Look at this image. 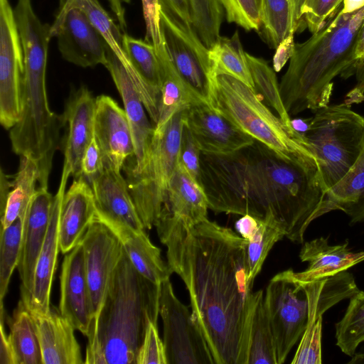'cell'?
I'll list each match as a JSON object with an SVG mask.
<instances>
[{
  "label": "cell",
  "instance_id": "obj_1",
  "mask_svg": "<svg viewBox=\"0 0 364 364\" xmlns=\"http://www.w3.org/2000/svg\"><path fill=\"white\" fill-rule=\"evenodd\" d=\"M155 226L171 271L186 287L215 364H247L258 294L248 279L247 241L208 218L188 226L161 213Z\"/></svg>",
  "mask_w": 364,
  "mask_h": 364
},
{
  "label": "cell",
  "instance_id": "obj_2",
  "mask_svg": "<svg viewBox=\"0 0 364 364\" xmlns=\"http://www.w3.org/2000/svg\"><path fill=\"white\" fill-rule=\"evenodd\" d=\"M200 183L211 210L272 218L294 242L324 215L327 191L314 154L287 159L256 140L229 154L201 152Z\"/></svg>",
  "mask_w": 364,
  "mask_h": 364
},
{
  "label": "cell",
  "instance_id": "obj_3",
  "mask_svg": "<svg viewBox=\"0 0 364 364\" xmlns=\"http://www.w3.org/2000/svg\"><path fill=\"white\" fill-rule=\"evenodd\" d=\"M160 284L134 268L124 248L90 328L85 363L136 364L149 324H157Z\"/></svg>",
  "mask_w": 364,
  "mask_h": 364
},
{
  "label": "cell",
  "instance_id": "obj_4",
  "mask_svg": "<svg viewBox=\"0 0 364 364\" xmlns=\"http://www.w3.org/2000/svg\"><path fill=\"white\" fill-rule=\"evenodd\" d=\"M364 20V6L346 12L341 6L331 18L306 41L294 44L293 54L279 83L287 113L306 109L315 112L328 105L332 80L352 75V55Z\"/></svg>",
  "mask_w": 364,
  "mask_h": 364
},
{
  "label": "cell",
  "instance_id": "obj_5",
  "mask_svg": "<svg viewBox=\"0 0 364 364\" xmlns=\"http://www.w3.org/2000/svg\"><path fill=\"white\" fill-rule=\"evenodd\" d=\"M208 105L242 132L281 156L296 160L312 151L304 136L289 129L243 82L228 75L213 77Z\"/></svg>",
  "mask_w": 364,
  "mask_h": 364
},
{
  "label": "cell",
  "instance_id": "obj_6",
  "mask_svg": "<svg viewBox=\"0 0 364 364\" xmlns=\"http://www.w3.org/2000/svg\"><path fill=\"white\" fill-rule=\"evenodd\" d=\"M316 156L326 191L355 163L363 149L364 117L345 102L321 107L303 135Z\"/></svg>",
  "mask_w": 364,
  "mask_h": 364
},
{
  "label": "cell",
  "instance_id": "obj_7",
  "mask_svg": "<svg viewBox=\"0 0 364 364\" xmlns=\"http://www.w3.org/2000/svg\"><path fill=\"white\" fill-rule=\"evenodd\" d=\"M184 111L154 127L146 158L137 170L125 166L126 180L145 229L160 218L171 180L178 166Z\"/></svg>",
  "mask_w": 364,
  "mask_h": 364
},
{
  "label": "cell",
  "instance_id": "obj_8",
  "mask_svg": "<svg viewBox=\"0 0 364 364\" xmlns=\"http://www.w3.org/2000/svg\"><path fill=\"white\" fill-rule=\"evenodd\" d=\"M160 27L168 55L188 87L208 105L213 79L208 48L191 24L160 4Z\"/></svg>",
  "mask_w": 364,
  "mask_h": 364
},
{
  "label": "cell",
  "instance_id": "obj_9",
  "mask_svg": "<svg viewBox=\"0 0 364 364\" xmlns=\"http://www.w3.org/2000/svg\"><path fill=\"white\" fill-rule=\"evenodd\" d=\"M159 314L167 364H215L192 311L176 296L169 279L160 284Z\"/></svg>",
  "mask_w": 364,
  "mask_h": 364
},
{
  "label": "cell",
  "instance_id": "obj_10",
  "mask_svg": "<svg viewBox=\"0 0 364 364\" xmlns=\"http://www.w3.org/2000/svg\"><path fill=\"white\" fill-rule=\"evenodd\" d=\"M24 57L14 10L0 0V122L11 129L21 114Z\"/></svg>",
  "mask_w": 364,
  "mask_h": 364
},
{
  "label": "cell",
  "instance_id": "obj_11",
  "mask_svg": "<svg viewBox=\"0 0 364 364\" xmlns=\"http://www.w3.org/2000/svg\"><path fill=\"white\" fill-rule=\"evenodd\" d=\"M50 33L66 61L82 68L105 65L108 45L81 10L60 6Z\"/></svg>",
  "mask_w": 364,
  "mask_h": 364
},
{
  "label": "cell",
  "instance_id": "obj_12",
  "mask_svg": "<svg viewBox=\"0 0 364 364\" xmlns=\"http://www.w3.org/2000/svg\"><path fill=\"white\" fill-rule=\"evenodd\" d=\"M81 242L93 307V323L103 304L123 246L117 236L96 219L88 228Z\"/></svg>",
  "mask_w": 364,
  "mask_h": 364
},
{
  "label": "cell",
  "instance_id": "obj_13",
  "mask_svg": "<svg viewBox=\"0 0 364 364\" xmlns=\"http://www.w3.org/2000/svg\"><path fill=\"white\" fill-rule=\"evenodd\" d=\"M60 290L59 312L75 330L87 337L94 312L81 241L64 257Z\"/></svg>",
  "mask_w": 364,
  "mask_h": 364
},
{
  "label": "cell",
  "instance_id": "obj_14",
  "mask_svg": "<svg viewBox=\"0 0 364 364\" xmlns=\"http://www.w3.org/2000/svg\"><path fill=\"white\" fill-rule=\"evenodd\" d=\"M94 130L105 168L121 172L127 161L134 156V146L125 111L109 96L96 98Z\"/></svg>",
  "mask_w": 364,
  "mask_h": 364
},
{
  "label": "cell",
  "instance_id": "obj_15",
  "mask_svg": "<svg viewBox=\"0 0 364 364\" xmlns=\"http://www.w3.org/2000/svg\"><path fill=\"white\" fill-rule=\"evenodd\" d=\"M184 125L205 154H229L255 141L252 137L203 102L184 110Z\"/></svg>",
  "mask_w": 364,
  "mask_h": 364
},
{
  "label": "cell",
  "instance_id": "obj_16",
  "mask_svg": "<svg viewBox=\"0 0 364 364\" xmlns=\"http://www.w3.org/2000/svg\"><path fill=\"white\" fill-rule=\"evenodd\" d=\"M53 196L47 187H38L23 215V230L17 269L21 281V296L29 298L32 291L37 260L43 245L50 218Z\"/></svg>",
  "mask_w": 364,
  "mask_h": 364
},
{
  "label": "cell",
  "instance_id": "obj_17",
  "mask_svg": "<svg viewBox=\"0 0 364 364\" xmlns=\"http://www.w3.org/2000/svg\"><path fill=\"white\" fill-rule=\"evenodd\" d=\"M70 175V169L63 165L59 187L53 196L46 236L37 260L32 291L28 299H21L30 311L47 314L51 309L50 291L60 250L59 221L61 203Z\"/></svg>",
  "mask_w": 364,
  "mask_h": 364
},
{
  "label": "cell",
  "instance_id": "obj_18",
  "mask_svg": "<svg viewBox=\"0 0 364 364\" xmlns=\"http://www.w3.org/2000/svg\"><path fill=\"white\" fill-rule=\"evenodd\" d=\"M96 206V220L109 229L128 228L145 230L127 180L121 172L105 168L90 183Z\"/></svg>",
  "mask_w": 364,
  "mask_h": 364
},
{
  "label": "cell",
  "instance_id": "obj_19",
  "mask_svg": "<svg viewBox=\"0 0 364 364\" xmlns=\"http://www.w3.org/2000/svg\"><path fill=\"white\" fill-rule=\"evenodd\" d=\"M105 66L109 70L122 97L132 134L134 163H128L125 166L137 170L146 158L154 127L148 119L144 105L125 67L109 46L107 48V63Z\"/></svg>",
  "mask_w": 364,
  "mask_h": 364
},
{
  "label": "cell",
  "instance_id": "obj_20",
  "mask_svg": "<svg viewBox=\"0 0 364 364\" xmlns=\"http://www.w3.org/2000/svg\"><path fill=\"white\" fill-rule=\"evenodd\" d=\"M96 99L86 86L70 93L62 116L68 127L64 147V163L77 178L82 175L83 154L95 136Z\"/></svg>",
  "mask_w": 364,
  "mask_h": 364
},
{
  "label": "cell",
  "instance_id": "obj_21",
  "mask_svg": "<svg viewBox=\"0 0 364 364\" xmlns=\"http://www.w3.org/2000/svg\"><path fill=\"white\" fill-rule=\"evenodd\" d=\"M94 194L89 182L82 176L75 178L65 191L59 221L60 250L66 254L82 240L96 218Z\"/></svg>",
  "mask_w": 364,
  "mask_h": 364
},
{
  "label": "cell",
  "instance_id": "obj_22",
  "mask_svg": "<svg viewBox=\"0 0 364 364\" xmlns=\"http://www.w3.org/2000/svg\"><path fill=\"white\" fill-rule=\"evenodd\" d=\"M29 312L41 346L43 364L85 363L74 334L75 328L67 318L52 309L47 314Z\"/></svg>",
  "mask_w": 364,
  "mask_h": 364
},
{
  "label": "cell",
  "instance_id": "obj_23",
  "mask_svg": "<svg viewBox=\"0 0 364 364\" xmlns=\"http://www.w3.org/2000/svg\"><path fill=\"white\" fill-rule=\"evenodd\" d=\"M299 258L309 263L308 268L299 272L293 270V275L300 282H309L347 270L364 259V252H352L347 242L331 245L321 237L304 243Z\"/></svg>",
  "mask_w": 364,
  "mask_h": 364
},
{
  "label": "cell",
  "instance_id": "obj_24",
  "mask_svg": "<svg viewBox=\"0 0 364 364\" xmlns=\"http://www.w3.org/2000/svg\"><path fill=\"white\" fill-rule=\"evenodd\" d=\"M208 203L201 186L179 164L171 180L162 212L188 226L208 219Z\"/></svg>",
  "mask_w": 364,
  "mask_h": 364
},
{
  "label": "cell",
  "instance_id": "obj_25",
  "mask_svg": "<svg viewBox=\"0 0 364 364\" xmlns=\"http://www.w3.org/2000/svg\"><path fill=\"white\" fill-rule=\"evenodd\" d=\"M121 241L132 264L138 272L154 284H160L172 274L161 257V250L150 240L145 230L128 228L110 229Z\"/></svg>",
  "mask_w": 364,
  "mask_h": 364
},
{
  "label": "cell",
  "instance_id": "obj_26",
  "mask_svg": "<svg viewBox=\"0 0 364 364\" xmlns=\"http://www.w3.org/2000/svg\"><path fill=\"white\" fill-rule=\"evenodd\" d=\"M345 213L354 224L364 222V137L358 159L347 173L326 193L324 214Z\"/></svg>",
  "mask_w": 364,
  "mask_h": 364
},
{
  "label": "cell",
  "instance_id": "obj_27",
  "mask_svg": "<svg viewBox=\"0 0 364 364\" xmlns=\"http://www.w3.org/2000/svg\"><path fill=\"white\" fill-rule=\"evenodd\" d=\"M156 51L162 68V84L159 119L154 127H160L176 113L195 105L205 102L193 92L178 74L170 60L164 44Z\"/></svg>",
  "mask_w": 364,
  "mask_h": 364
},
{
  "label": "cell",
  "instance_id": "obj_28",
  "mask_svg": "<svg viewBox=\"0 0 364 364\" xmlns=\"http://www.w3.org/2000/svg\"><path fill=\"white\" fill-rule=\"evenodd\" d=\"M43 184L38 164L26 156H20L18 171L7 195L5 205L1 214V228L10 226L19 216L23 215L33 195Z\"/></svg>",
  "mask_w": 364,
  "mask_h": 364
},
{
  "label": "cell",
  "instance_id": "obj_29",
  "mask_svg": "<svg viewBox=\"0 0 364 364\" xmlns=\"http://www.w3.org/2000/svg\"><path fill=\"white\" fill-rule=\"evenodd\" d=\"M9 326V342L14 364H43L42 353L31 313L21 299Z\"/></svg>",
  "mask_w": 364,
  "mask_h": 364
},
{
  "label": "cell",
  "instance_id": "obj_30",
  "mask_svg": "<svg viewBox=\"0 0 364 364\" xmlns=\"http://www.w3.org/2000/svg\"><path fill=\"white\" fill-rule=\"evenodd\" d=\"M213 77L225 74L237 78L254 90L246 52L238 32L232 37L220 36L208 48Z\"/></svg>",
  "mask_w": 364,
  "mask_h": 364
},
{
  "label": "cell",
  "instance_id": "obj_31",
  "mask_svg": "<svg viewBox=\"0 0 364 364\" xmlns=\"http://www.w3.org/2000/svg\"><path fill=\"white\" fill-rule=\"evenodd\" d=\"M247 364H277L262 290L258 291L252 309L249 330Z\"/></svg>",
  "mask_w": 364,
  "mask_h": 364
},
{
  "label": "cell",
  "instance_id": "obj_32",
  "mask_svg": "<svg viewBox=\"0 0 364 364\" xmlns=\"http://www.w3.org/2000/svg\"><path fill=\"white\" fill-rule=\"evenodd\" d=\"M262 33L272 48L296 32V11L293 0H263Z\"/></svg>",
  "mask_w": 364,
  "mask_h": 364
},
{
  "label": "cell",
  "instance_id": "obj_33",
  "mask_svg": "<svg viewBox=\"0 0 364 364\" xmlns=\"http://www.w3.org/2000/svg\"><path fill=\"white\" fill-rule=\"evenodd\" d=\"M60 6L81 10L124 66L126 68L129 65L128 58L122 48L123 34L121 33V28L114 22L98 0H60Z\"/></svg>",
  "mask_w": 364,
  "mask_h": 364
},
{
  "label": "cell",
  "instance_id": "obj_34",
  "mask_svg": "<svg viewBox=\"0 0 364 364\" xmlns=\"http://www.w3.org/2000/svg\"><path fill=\"white\" fill-rule=\"evenodd\" d=\"M284 237H285L284 230L274 219L259 218L256 230L247 240H245L248 279L251 284H254L273 246Z\"/></svg>",
  "mask_w": 364,
  "mask_h": 364
},
{
  "label": "cell",
  "instance_id": "obj_35",
  "mask_svg": "<svg viewBox=\"0 0 364 364\" xmlns=\"http://www.w3.org/2000/svg\"><path fill=\"white\" fill-rule=\"evenodd\" d=\"M255 92L262 101L274 109L277 116L291 129L290 115L287 113L279 91V84L274 69L262 58H257L246 53Z\"/></svg>",
  "mask_w": 364,
  "mask_h": 364
},
{
  "label": "cell",
  "instance_id": "obj_36",
  "mask_svg": "<svg viewBox=\"0 0 364 364\" xmlns=\"http://www.w3.org/2000/svg\"><path fill=\"white\" fill-rule=\"evenodd\" d=\"M335 327L337 346L352 357L364 342V291L360 290L350 299L344 316Z\"/></svg>",
  "mask_w": 364,
  "mask_h": 364
},
{
  "label": "cell",
  "instance_id": "obj_37",
  "mask_svg": "<svg viewBox=\"0 0 364 364\" xmlns=\"http://www.w3.org/2000/svg\"><path fill=\"white\" fill-rule=\"evenodd\" d=\"M23 215L10 226L1 228L0 232V301L3 304L14 270L18 266L21 236Z\"/></svg>",
  "mask_w": 364,
  "mask_h": 364
},
{
  "label": "cell",
  "instance_id": "obj_38",
  "mask_svg": "<svg viewBox=\"0 0 364 364\" xmlns=\"http://www.w3.org/2000/svg\"><path fill=\"white\" fill-rule=\"evenodd\" d=\"M192 26L209 48L218 40L223 17V8L218 0H188Z\"/></svg>",
  "mask_w": 364,
  "mask_h": 364
},
{
  "label": "cell",
  "instance_id": "obj_39",
  "mask_svg": "<svg viewBox=\"0 0 364 364\" xmlns=\"http://www.w3.org/2000/svg\"><path fill=\"white\" fill-rule=\"evenodd\" d=\"M343 0H298L296 32L305 28L313 34L318 31L339 9Z\"/></svg>",
  "mask_w": 364,
  "mask_h": 364
},
{
  "label": "cell",
  "instance_id": "obj_40",
  "mask_svg": "<svg viewBox=\"0 0 364 364\" xmlns=\"http://www.w3.org/2000/svg\"><path fill=\"white\" fill-rule=\"evenodd\" d=\"M226 19L247 31H259L262 25L263 0H218Z\"/></svg>",
  "mask_w": 364,
  "mask_h": 364
},
{
  "label": "cell",
  "instance_id": "obj_41",
  "mask_svg": "<svg viewBox=\"0 0 364 364\" xmlns=\"http://www.w3.org/2000/svg\"><path fill=\"white\" fill-rule=\"evenodd\" d=\"M322 321L308 324L291 360L292 364H321Z\"/></svg>",
  "mask_w": 364,
  "mask_h": 364
},
{
  "label": "cell",
  "instance_id": "obj_42",
  "mask_svg": "<svg viewBox=\"0 0 364 364\" xmlns=\"http://www.w3.org/2000/svg\"><path fill=\"white\" fill-rule=\"evenodd\" d=\"M167 364L164 342L161 340L157 324L151 322L139 350L136 364Z\"/></svg>",
  "mask_w": 364,
  "mask_h": 364
},
{
  "label": "cell",
  "instance_id": "obj_43",
  "mask_svg": "<svg viewBox=\"0 0 364 364\" xmlns=\"http://www.w3.org/2000/svg\"><path fill=\"white\" fill-rule=\"evenodd\" d=\"M352 60V75L355 74L358 83L346 97L345 100L349 105L364 100V20L354 46Z\"/></svg>",
  "mask_w": 364,
  "mask_h": 364
},
{
  "label": "cell",
  "instance_id": "obj_44",
  "mask_svg": "<svg viewBox=\"0 0 364 364\" xmlns=\"http://www.w3.org/2000/svg\"><path fill=\"white\" fill-rule=\"evenodd\" d=\"M200 148L190 131L184 125L181 135L178 163L200 185Z\"/></svg>",
  "mask_w": 364,
  "mask_h": 364
},
{
  "label": "cell",
  "instance_id": "obj_45",
  "mask_svg": "<svg viewBox=\"0 0 364 364\" xmlns=\"http://www.w3.org/2000/svg\"><path fill=\"white\" fill-rule=\"evenodd\" d=\"M146 24L145 41L151 43L156 50L164 45L160 27L159 0H141Z\"/></svg>",
  "mask_w": 364,
  "mask_h": 364
},
{
  "label": "cell",
  "instance_id": "obj_46",
  "mask_svg": "<svg viewBox=\"0 0 364 364\" xmlns=\"http://www.w3.org/2000/svg\"><path fill=\"white\" fill-rule=\"evenodd\" d=\"M104 170L102 154L94 136L82 156L81 176L90 184Z\"/></svg>",
  "mask_w": 364,
  "mask_h": 364
},
{
  "label": "cell",
  "instance_id": "obj_47",
  "mask_svg": "<svg viewBox=\"0 0 364 364\" xmlns=\"http://www.w3.org/2000/svg\"><path fill=\"white\" fill-rule=\"evenodd\" d=\"M294 36H291L282 41L276 48L273 58V68L275 72H279L290 60L294 48Z\"/></svg>",
  "mask_w": 364,
  "mask_h": 364
},
{
  "label": "cell",
  "instance_id": "obj_48",
  "mask_svg": "<svg viewBox=\"0 0 364 364\" xmlns=\"http://www.w3.org/2000/svg\"><path fill=\"white\" fill-rule=\"evenodd\" d=\"M159 3L169 9L181 21L192 25L191 7L188 0H159Z\"/></svg>",
  "mask_w": 364,
  "mask_h": 364
},
{
  "label": "cell",
  "instance_id": "obj_49",
  "mask_svg": "<svg viewBox=\"0 0 364 364\" xmlns=\"http://www.w3.org/2000/svg\"><path fill=\"white\" fill-rule=\"evenodd\" d=\"M0 332V364H14V357L9 342L8 336H6L4 328V319H1Z\"/></svg>",
  "mask_w": 364,
  "mask_h": 364
},
{
  "label": "cell",
  "instance_id": "obj_50",
  "mask_svg": "<svg viewBox=\"0 0 364 364\" xmlns=\"http://www.w3.org/2000/svg\"><path fill=\"white\" fill-rule=\"evenodd\" d=\"M311 118L291 119L292 128L301 135H304L309 127Z\"/></svg>",
  "mask_w": 364,
  "mask_h": 364
},
{
  "label": "cell",
  "instance_id": "obj_51",
  "mask_svg": "<svg viewBox=\"0 0 364 364\" xmlns=\"http://www.w3.org/2000/svg\"><path fill=\"white\" fill-rule=\"evenodd\" d=\"M350 364H364V351L360 353H355L352 357L348 363Z\"/></svg>",
  "mask_w": 364,
  "mask_h": 364
},
{
  "label": "cell",
  "instance_id": "obj_52",
  "mask_svg": "<svg viewBox=\"0 0 364 364\" xmlns=\"http://www.w3.org/2000/svg\"><path fill=\"white\" fill-rule=\"evenodd\" d=\"M293 2L294 4V6H295V11H296V6H297L298 0H293Z\"/></svg>",
  "mask_w": 364,
  "mask_h": 364
},
{
  "label": "cell",
  "instance_id": "obj_53",
  "mask_svg": "<svg viewBox=\"0 0 364 364\" xmlns=\"http://www.w3.org/2000/svg\"><path fill=\"white\" fill-rule=\"evenodd\" d=\"M363 90H364V85H363Z\"/></svg>",
  "mask_w": 364,
  "mask_h": 364
}]
</instances>
